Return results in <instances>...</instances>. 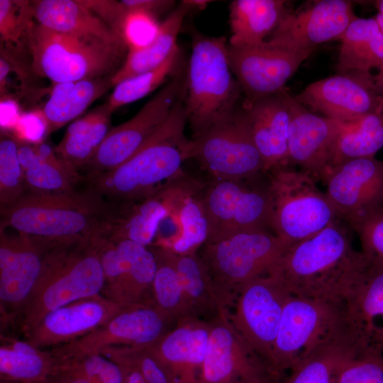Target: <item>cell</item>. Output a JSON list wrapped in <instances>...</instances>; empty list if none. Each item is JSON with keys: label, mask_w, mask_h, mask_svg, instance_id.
Masks as SVG:
<instances>
[{"label": "cell", "mask_w": 383, "mask_h": 383, "mask_svg": "<svg viewBox=\"0 0 383 383\" xmlns=\"http://www.w3.org/2000/svg\"><path fill=\"white\" fill-rule=\"evenodd\" d=\"M112 77L54 84L41 111L47 126L46 135L79 116L94 101L113 87Z\"/></svg>", "instance_id": "31"}, {"label": "cell", "mask_w": 383, "mask_h": 383, "mask_svg": "<svg viewBox=\"0 0 383 383\" xmlns=\"http://www.w3.org/2000/svg\"><path fill=\"white\" fill-rule=\"evenodd\" d=\"M211 321L185 317L150 347L173 383H201Z\"/></svg>", "instance_id": "26"}, {"label": "cell", "mask_w": 383, "mask_h": 383, "mask_svg": "<svg viewBox=\"0 0 383 383\" xmlns=\"http://www.w3.org/2000/svg\"><path fill=\"white\" fill-rule=\"evenodd\" d=\"M107 26L125 40L128 13L121 1L113 0H79Z\"/></svg>", "instance_id": "48"}, {"label": "cell", "mask_w": 383, "mask_h": 383, "mask_svg": "<svg viewBox=\"0 0 383 383\" xmlns=\"http://www.w3.org/2000/svg\"><path fill=\"white\" fill-rule=\"evenodd\" d=\"M211 332L201 383H282L276 373L247 343L229 318L220 311Z\"/></svg>", "instance_id": "16"}, {"label": "cell", "mask_w": 383, "mask_h": 383, "mask_svg": "<svg viewBox=\"0 0 383 383\" xmlns=\"http://www.w3.org/2000/svg\"><path fill=\"white\" fill-rule=\"evenodd\" d=\"M374 19L377 21L379 29L383 33V13L378 12Z\"/></svg>", "instance_id": "53"}, {"label": "cell", "mask_w": 383, "mask_h": 383, "mask_svg": "<svg viewBox=\"0 0 383 383\" xmlns=\"http://www.w3.org/2000/svg\"><path fill=\"white\" fill-rule=\"evenodd\" d=\"M268 172L270 224L273 233L292 245L338 219L326 192L312 177L289 166Z\"/></svg>", "instance_id": "9"}, {"label": "cell", "mask_w": 383, "mask_h": 383, "mask_svg": "<svg viewBox=\"0 0 383 383\" xmlns=\"http://www.w3.org/2000/svg\"><path fill=\"white\" fill-rule=\"evenodd\" d=\"M379 69L378 74L374 76V84L377 92L383 96V66Z\"/></svg>", "instance_id": "51"}, {"label": "cell", "mask_w": 383, "mask_h": 383, "mask_svg": "<svg viewBox=\"0 0 383 383\" xmlns=\"http://www.w3.org/2000/svg\"><path fill=\"white\" fill-rule=\"evenodd\" d=\"M290 294L277 276H260L243 286L232 306L233 312H229L238 332L272 370L274 345Z\"/></svg>", "instance_id": "14"}, {"label": "cell", "mask_w": 383, "mask_h": 383, "mask_svg": "<svg viewBox=\"0 0 383 383\" xmlns=\"http://www.w3.org/2000/svg\"><path fill=\"white\" fill-rule=\"evenodd\" d=\"M252 179V178H251ZM245 179H212L200 194L209 225L206 243L233 235L270 228V200L265 188Z\"/></svg>", "instance_id": "11"}, {"label": "cell", "mask_w": 383, "mask_h": 383, "mask_svg": "<svg viewBox=\"0 0 383 383\" xmlns=\"http://www.w3.org/2000/svg\"><path fill=\"white\" fill-rule=\"evenodd\" d=\"M285 89L253 101L242 109L253 142L264 162L265 172L286 167L291 113Z\"/></svg>", "instance_id": "27"}, {"label": "cell", "mask_w": 383, "mask_h": 383, "mask_svg": "<svg viewBox=\"0 0 383 383\" xmlns=\"http://www.w3.org/2000/svg\"><path fill=\"white\" fill-rule=\"evenodd\" d=\"M177 270L187 317L211 321L221 309L211 277L198 252L177 255Z\"/></svg>", "instance_id": "35"}, {"label": "cell", "mask_w": 383, "mask_h": 383, "mask_svg": "<svg viewBox=\"0 0 383 383\" xmlns=\"http://www.w3.org/2000/svg\"><path fill=\"white\" fill-rule=\"evenodd\" d=\"M192 192L194 191L185 195L179 204L177 218L180 230L178 235L170 242L162 244L178 255L196 252L209 236L208 221L200 196H187Z\"/></svg>", "instance_id": "40"}, {"label": "cell", "mask_w": 383, "mask_h": 383, "mask_svg": "<svg viewBox=\"0 0 383 383\" xmlns=\"http://www.w3.org/2000/svg\"><path fill=\"white\" fill-rule=\"evenodd\" d=\"M348 227L338 219L292 244L270 274L292 294L339 300L348 278L365 261L353 248Z\"/></svg>", "instance_id": "3"}, {"label": "cell", "mask_w": 383, "mask_h": 383, "mask_svg": "<svg viewBox=\"0 0 383 383\" xmlns=\"http://www.w3.org/2000/svg\"><path fill=\"white\" fill-rule=\"evenodd\" d=\"M125 306L101 294L82 299L47 313L23 340L43 350L62 345L104 325Z\"/></svg>", "instance_id": "24"}, {"label": "cell", "mask_w": 383, "mask_h": 383, "mask_svg": "<svg viewBox=\"0 0 383 383\" xmlns=\"http://www.w3.org/2000/svg\"><path fill=\"white\" fill-rule=\"evenodd\" d=\"M194 187L183 176L145 200L118 204L109 223L106 238L114 243L128 240L148 247L160 223Z\"/></svg>", "instance_id": "25"}, {"label": "cell", "mask_w": 383, "mask_h": 383, "mask_svg": "<svg viewBox=\"0 0 383 383\" xmlns=\"http://www.w3.org/2000/svg\"><path fill=\"white\" fill-rule=\"evenodd\" d=\"M323 183L338 219L352 229L383 209V161L374 157L335 166Z\"/></svg>", "instance_id": "19"}, {"label": "cell", "mask_w": 383, "mask_h": 383, "mask_svg": "<svg viewBox=\"0 0 383 383\" xmlns=\"http://www.w3.org/2000/svg\"><path fill=\"white\" fill-rule=\"evenodd\" d=\"M14 126L18 135L16 137L31 143H38L47 133V126L42 113L20 116Z\"/></svg>", "instance_id": "49"}, {"label": "cell", "mask_w": 383, "mask_h": 383, "mask_svg": "<svg viewBox=\"0 0 383 383\" xmlns=\"http://www.w3.org/2000/svg\"><path fill=\"white\" fill-rule=\"evenodd\" d=\"M48 240L0 228L1 323L16 322L41 274Z\"/></svg>", "instance_id": "18"}, {"label": "cell", "mask_w": 383, "mask_h": 383, "mask_svg": "<svg viewBox=\"0 0 383 383\" xmlns=\"http://www.w3.org/2000/svg\"><path fill=\"white\" fill-rule=\"evenodd\" d=\"M0 347V372L7 379L34 383L53 372L58 360L50 350L33 347L25 340L3 336Z\"/></svg>", "instance_id": "36"}, {"label": "cell", "mask_w": 383, "mask_h": 383, "mask_svg": "<svg viewBox=\"0 0 383 383\" xmlns=\"http://www.w3.org/2000/svg\"><path fill=\"white\" fill-rule=\"evenodd\" d=\"M128 13L141 12L155 18L172 8L175 1L170 0H123L121 1Z\"/></svg>", "instance_id": "50"}, {"label": "cell", "mask_w": 383, "mask_h": 383, "mask_svg": "<svg viewBox=\"0 0 383 383\" xmlns=\"http://www.w3.org/2000/svg\"><path fill=\"white\" fill-rule=\"evenodd\" d=\"M117 206L89 185L57 194L27 192L1 210L0 228L51 240L105 238Z\"/></svg>", "instance_id": "1"}, {"label": "cell", "mask_w": 383, "mask_h": 383, "mask_svg": "<svg viewBox=\"0 0 383 383\" xmlns=\"http://www.w3.org/2000/svg\"><path fill=\"white\" fill-rule=\"evenodd\" d=\"M177 321L151 304L125 306L104 325L67 344L50 348L58 362L99 354L109 346H146L158 341Z\"/></svg>", "instance_id": "15"}, {"label": "cell", "mask_w": 383, "mask_h": 383, "mask_svg": "<svg viewBox=\"0 0 383 383\" xmlns=\"http://www.w3.org/2000/svg\"><path fill=\"white\" fill-rule=\"evenodd\" d=\"M294 97L303 106L345 123L383 112V96L370 72H349L322 79Z\"/></svg>", "instance_id": "22"}, {"label": "cell", "mask_w": 383, "mask_h": 383, "mask_svg": "<svg viewBox=\"0 0 383 383\" xmlns=\"http://www.w3.org/2000/svg\"><path fill=\"white\" fill-rule=\"evenodd\" d=\"M309 55L267 40L255 45H228L231 69L248 101L285 89L287 80Z\"/></svg>", "instance_id": "20"}, {"label": "cell", "mask_w": 383, "mask_h": 383, "mask_svg": "<svg viewBox=\"0 0 383 383\" xmlns=\"http://www.w3.org/2000/svg\"><path fill=\"white\" fill-rule=\"evenodd\" d=\"M282 0H234L230 6L229 45L240 47L263 43L289 13Z\"/></svg>", "instance_id": "30"}, {"label": "cell", "mask_w": 383, "mask_h": 383, "mask_svg": "<svg viewBox=\"0 0 383 383\" xmlns=\"http://www.w3.org/2000/svg\"><path fill=\"white\" fill-rule=\"evenodd\" d=\"M335 383H383V355H350L340 365Z\"/></svg>", "instance_id": "45"}, {"label": "cell", "mask_w": 383, "mask_h": 383, "mask_svg": "<svg viewBox=\"0 0 383 383\" xmlns=\"http://www.w3.org/2000/svg\"><path fill=\"white\" fill-rule=\"evenodd\" d=\"M226 38L196 34L184 90L192 136L230 115L242 92L230 67Z\"/></svg>", "instance_id": "6"}, {"label": "cell", "mask_w": 383, "mask_h": 383, "mask_svg": "<svg viewBox=\"0 0 383 383\" xmlns=\"http://www.w3.org/2000/svg\"><path fill=\"white\" fill-rule=\"evenodd\" d=\"M192 6L182 1L161 23L154 39L147 45L128 50L121 67L111 77L112 87L151 70L162 63L177 46V39L182 23Z\"/></svg>", "instance_id": "33"}, {"label": "cell", "mask_w": 383, "mask_h": 383, "mask_svg": "<svg viewBox=\"0 0 383 383\" xmlns=\"http://www.w3.org/2000/svg\"><path fill=\"white\" fill-rule=\"evenodd\" d=\"M187 3H188L192 9H204L210 2L211 1L207 0H185Z\"/></svg>", "instance_id": "52"}, {"label": "cell", "mask_w": 383, "mask_h": 383, "mask_svg": "<svg viewBox=\"0 0 383 383\" xmlns=\"http://www.w3.org/2000/svg\"><path fill=\"white\" fill-rule=\"evenodd\" d=\"M187 122L182 95L166 122L143 147L116 168L86 180L88 185L117 204L139 202L155 195L184 176Z\"/></svg>", "instance_id": "2"}, {"label": "cell", "mask_w": 383, "mask_h": 383, "mask_svg": "<svg viewBox=\"0 0 383 383\" xmlns=\"http://www.w3.org/2000/svg\"><path fill=\"white\" fill-rule=\"evenodd\" d=\"M382 148L383 112L367 114L353 122L340 135L334 152L332 169L351 160L374 157Z\"/></svg>", "instance_id": "37"}, {"label": "cell", "mask_w": 383, "mask_h": 383, "mask_svg": "<svg viewBox=\"0 0 383 383\" xmlns=\"http://www.w3.org/2000/svg\"><path fill=\"white\" fill-rule=\"evenodd\" d=\"M112 111L106 104L72 123L55 152L79 172L84 170L110 131Z\"/></svg>", "instance_id": "32"}, {"label": "cell", "mask_w": 383, "mask_h": 383, "mask_svg": "<svg viewBox=\"0 0 383 383\" xmlns=\"http://www.w3.org/2000/svg\"><path fill=\"white\" fill-rule=\"evenodd\" d=\"M356 17L349 1H318L301 11L289 12L267 41L311 55L317 45L339 40Z\"/></svg>", "instance_id": "23"}, {"label": "cell", "mask_w": 383, "mask_h": 383, "mask_svg": "<svg viewBox=\"0 0 383 383\" xmlns=\"http://www.w3.org/2000/svg\"><path fill=\"white\" fill-rule=\"evenodd\" d=\"M291 244L269 231H250L205 243L197 251L221 310L230 311L243 285L270 274Z\"/></svg>", "instance_id": "7"}, {"label": "cell", "mask_w": 383, "mask_h": 383, "mask_svg": "<svg viewBox=\"0 0 383 383\" xmlns=\"http://www.w3.org/2000/svg\"><path fill=\"white\" fill-rule=\"evenodd\" d=\"M344 340L340 300L290 294L284 304L272 352L279 375L318 350Z\"/></svg>", "instance_id": "8"}, {"label": "cell", "mask_w": 383, "mask_h": 383, "mask_svg": "<svg viewBox=\"0 0 383 383\" xmlns=\"http://www.w3.org/2000/svg\"><path fill=\"white\" fill-rule=\"evenodd\" d=\"M18 139L1 134L0 139V207L7 208L28 190L18 155Z\"/></svg>", "instance_id": "42"}, {"label": "cell", "mask_w": 383, "mask_h": 383, "mask_svg": "<svg viewBox=\"0 0 383 383\" xmlns=\"http://www.w3.org/2000/svg\"><path fill=\"white\" fill-rule=\"evenodd\" d=\"M338 74L383 66V33L374 18L356 17L339 38Z\"/></svg>", "instance_id": "34"}, {"label": "cell", "mask_w": 383, "mask_h": 383, "mask_svg": "<svg viewBox=\"0 0 383 383\" xmlns=\"http://www.w3.org/2000/svg\"><path fill=\"white\" fill-rule=\"evenodd\" d=\"M184 151L187 160H197L213 179H251L265 172L242 110L187 139Z\"/></svg>", "instance_id": "10"}, {"label": "cell", "mask_w": 383, "mask_h": 383, "mask_svg": "<svg viewBox=\"0 0 383 383\" xmlns=\"http://www.w3.org/2000/svg\"><path fill=\"white\" fill-rule=\"evenodd\" d=\"M360 238V251L369 265L383 270V209L353 228Z\"/></svg>", "instance_id": "46"}, {"label": "cell", "mask_w": 383, "mask_h": 383, "mask_svg": "<svg viewBox=\"0 0 383 383\" xmlns=\"http://www.w3.org/2000/svg\"><path fill=\"white\" fill-rule=\"evenodd\" d=\"M159 26L157 18L151 15L141 12L128 13L125 30L128 49L149 44L155 37Z\"/></svg>", "instance_id": "47"}, {"label": "cell", "mask_w": 383, "mask_h": 383, "mask_svg": "<svg viewBox=\"0 0 383 383\" xmlns=\"http://www.w3.org/2000/svg\"><path fill=\"white\" fill-rule=\"evenodd\" d=\"M339 300L345 340L358 355H382L383 270L367 261L347 280Z\"/></svg>", "instance_id": "13"}, {"label": "cell", "mask_w": 383, "mask_h": 383, "mask_svg": "<svg viewBox=\"0 0 383 383\" xmlns=\"http://www.w3.org/2000/svg\"><path fill=\"white\" fill-rule=\"evenodd\" d=\"M287 99L291 113L287 165L299 167L317 182H323L332 169L338 139L353 122L316 115L289 92Z\"/></svg>", "instance_id": "21"}, {"label": "cell", "mask_w": 383, "mask_h": 383, "mask_svg": "<svg viewBox=\"0 0 383 383\" xmlns=\"http://www.w3.org/2000/svg\"><path fill=\"white\" fill-rule=\"evenodd\" d=\"M353 354L343 340L328 345L299 362L282 383H335L340 365Z\"/></svg>", "instance_id": "39"}, {"label": "cell", "mask_w": 383, "mask_h": 383, "mask_svg": "<svg viewBox=\"0 0 383 383\" xmlns=\"http://www.w3.org/2000/svg\"><path fill=\"white\" fill-rule=\"evenodd\" d=\"M178 58L179 48L177 46L168 57L155 68L119 82L114 87L106 102L108 108L113 112L118 108L149 94L173 72Z\"/></svg>", "instance_id": "41"}, {"label": "cell", "mask_w": 383, "mask_h": 383, "mask_svg": "<svg viewBox=\"0 0 383 383\" xmlns=\"http://www.w3.org/2000/svg\"><path fill=\"white\" fill-rule=\"evenodd\" d=\"M104 277L95 239L48 240L40 278L18 320L26 333L49 312L101 294Z\"/></svg>", "instance_id": "4"}, {"label": "cell", "mask_w": 383, "mask_h": 383, "mask_svg": "<svg viewBox=\"0 0 383 383\" xmlns=\"http://www.w3.org/2000/svg\"><path fill=\"white\" fill-rule=\"evenodd\" d=\"M18 155L28 192H66L74 189L79 182L85 179L46 143H31L18 139Z\"/></svg>", "instance_id": "28"}, {"label": "cell", "mask_w": 383, "mask_h": 383, "mask_svg": "<svg viewBox=\"0 0 383 383\" xmlns=\"http://www.w3.org/2000/svg\"><path fill=\"white\" fill-rule=\"evenodd\" d=\"M150 249L156 260L152 287L154 305L176 321L187 317L177 274V254L162 245L152 246Z\"/></svg>", "instance_id": "38"}, {"label": "cell", "mask_w": 383, "mask_h": 383, "mask_svg": "<svg viewBox=\"0 0 383 383\" xmlns=\"http://www.w3.org/2000/svg\"><path fill=\"white\" fill-rule=\"evenodd\" d=\"M184 82L177 74L132 118L110 129L84 169L85 180L116 168L143 147L169 118Z\"/></svg>", "instance_id": "12"}, {"label": "cell", "mask_w": 383, "mask_h": 383, "mask_svg": "<svg viewBox=\"0 0 383 383\" xmlns=\"http://www.w3.org/2000/svg\"><path fill=\"white\" fill-rule=\"evenodd\" d=\"M26 40L33 71L54 84L113 76L129 50L126 43L58 32L39 23L33 24Z\"/></svg>", "instance_id": "5"}, {"label": "cell", "mask_w": 383, "mask_h": 383, "mask_svg": "<svg viewBox=\"0 0 383 383\" xmlns=\"http://www.w3.org/2000/svg\"><path fill=\"white\" fill-rule=\"evenodd\" d=\"M30 4L33 18L48 28L66 33L93 35L111 43H126L79 0H35Z\"/></svg>", "instance_id": "29"}, {"label": "cell", "mask_w": 383, "mask_h": 383, "mask_svg": "<svg viewBox=\"0 0 383 383\" xmlns=\"http://www.w3.org/2000/svg\"><path fill=\"white\" fill-rule=\"evenodd\" d=\"M29 1L0 0V35L1 43L20 45L33 26Z\"/></svg>", "instance_id": "43"}, {"label": "cell", "mask_w": 383, "mask_h": 383, "mask_svg": "<svg viewBox=\"0 0 383 383\" xmlns=\"http://www.w3.org/2000/svg\"><path fill=\"white\" fill-rule=\"evenodd\" d=\"M104 284L102 295L121 306L153 304L155 257L148 246L124 240H105L98 247Z\"/></svg>", "instance_id": "17"}, {"label": "cell", "mask_w": 383, "mask_h": 383, "mask_svg": "<svg viewBox=\"0 0 383 383\" xmlns=\"http://www.w3.org/2000/svg\"><path fill=\"white\" fill-rule=\"evenodd\" d=\"M59 362L79 372L91 383H126L125 368L101 354Z\"/></svg>", "instance_id": "44"}]
</instances>
